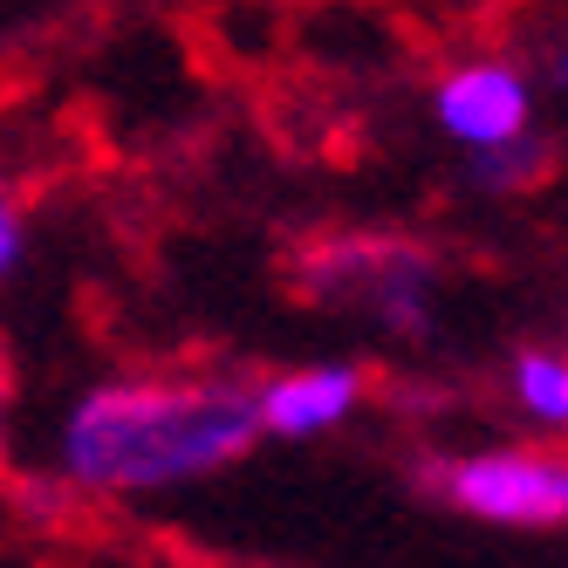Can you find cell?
Segmentation results:
<instances>
[{"instance_id":"cell-7","label":"cell","mask_w":568,"mask_h":568,"mask_svg":"<svg viewBox=\"0 0 568 568\" xmlns=\"http://www.w3.org/2000/svg\"><path fill=\"white\" fill-rule=\"evenodd\" d=\"M8 384H14V363H8V349H0V418H8Z\"/></svg>"},{"instance_id":"cell-2","label":"cell","mask_w":568,"mask_h":568,"mask_svg":"<svg viewBox=\"0 0 568 568\" xmlns=\"http://www.w3.org/2000/svg\"><path fill=\"white\" fill-rule=\"evenodd\" d=\"M432 254H418L412 240H390V233H336V240H315V247L295 261V288L329 302V308H371L384 322H404L418 329L425 302H432Z\"/></svg>"},{"instance_id":"cell-5","label":"cell","mask_w":568,"mask_h":568,"mask_svg":"<svg viewBox=\"0 0 568 568\" xmlns=\"http://www.w3.org/2000/svg\"><path fill=\"white\" fill-rule=\"evenodd\" d=\"M356 390H363L356 371H295V377H274L254 397V418L274 438H308L322 425H336L349 404H356Z\"/></svg>"},{"instance_id":"cell-1","label":"cell","mask_w":568,"mask_h":568,"mask_svg":"<svg viewBox=\"0 0 568 568\" xmlns=\"http://www.w3.org/2000/svg\"><path fill=\"white\" fill-rule=\"evenodd\" d=\"M254 438V397L233 384H103L69 412L62 466L97 494H158L233 466Z\"/></svg>"},{"instance_id":"cell-9","label":"cell","mask_w":568,"mask_h":568,"mask_svg":"<svg viewBox=\"0 0 568 568\" xmlns=\"http://www.w3.org/2000/svg\"><path fill=\"white\" fill-rule=\"evenodd\" d=\"M561 425H568V397H561Z\"/></svg>"},{"instance_id":"cell-4","label":"cell","mask_w":568,"mask_h":568,"mask_svg":"<svg viewBox=\"0 0 568 568\" xmlns=\"http://www.w3.org/2000/svg\"><path fill=\"white\" fill-rule=\"evenodd\" d=\"M438 124L466 144H514L527 131V83L500 62H473L438 83Z\"/></svg>"},{"instance_id":"cell-6","label":"cell","mask_w":568,"mask_h":568,"mask_svg":"<svg viewBox=\"0 0 568 568\" xmlns=\"http://www.w3.org/2000/svg\"><path fill=\"white\" fill-rule=\"evenodd\" d=\"M14 254H21V213H14V199L0 192V274L14 267Z\"/></svg>"},{"instance_id":"cell-3","label":"cell","mask_w":568,"mask_h":568,"mask_svg":"<svg viewBox=\"0 0 568 568\" xmlns=\"http://www.w3.org/2000/svg\"><path fill=\"white\" fill-rule=\"evenodd\" d=\"M445 494L466 514L500 527H561L568 520V459L541 453H479L445 466Z\"/></svg>"},{"instance_id":"cell-8","label":"cell","mask_w":568,"mask_h":568,"mask_svg":"<svg viewBox=\"0 0 568 568\" xmlns=\"http://www.w3.org/2000/svg\"><path fill=\"white\" fill-rule=\"evenodd\" d=\"M555 75H561V83H568V62H555Z\"/></svg>"}]
</instances>
